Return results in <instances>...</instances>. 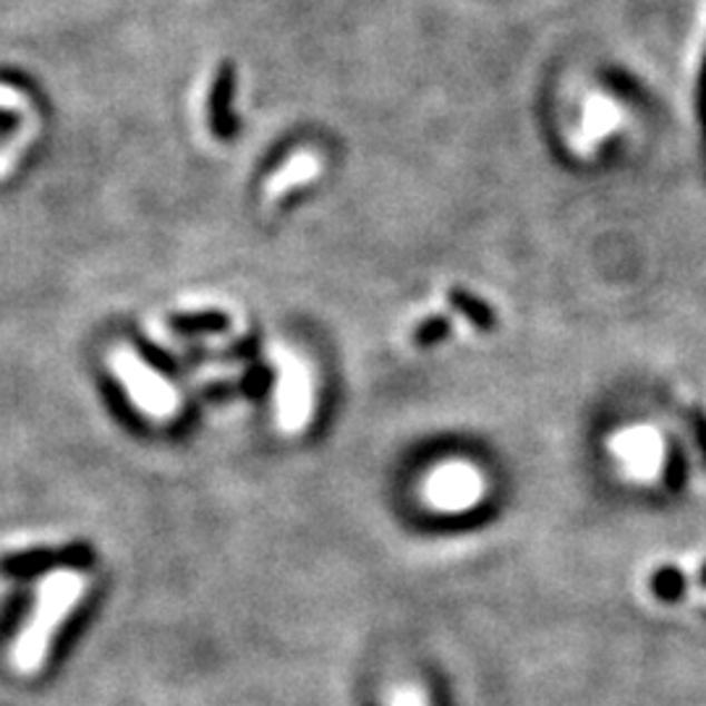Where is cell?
<instances>
[{"mask_svg": "<svg viewBox=\"0 0 706 706\" xmlns=\"http://www.w3.org/2000/svg\"><path fill=\"white\" fill-rule=\"evenodd\" d=\"M87 591V576L77 570H52L37 586V597L32 615L27 626L21 628L11 649V665L21 675H35L42 670L48 659L52 636L61 628V622L69 618L73 607Z\"/></svg>", "mask_w": 706, "mask_h": 706, "instance_id": "6da1fadb", "label": "cell"}, {"mask_svg": "<svg viewBox=\"0 0 706 706\" xmlns=\"http://www.w3.org/2000/svg\"><path fill=\"white\" fill-rule=\"evenodd\" d=\"M108 362L116 380L126 388L131 403L139 411H145L155 422L176 416L178 405H182L176 388L163 374H157L145 359H139L137 351L129 349V345H118V349H112Z\"/></svg>", "mask_w": 706, "mask_h": 706, "instance_id": "7a4b0ae2", "label": "cell"}, {"mask_svg": "<svg viewBox=\"0 0 706 706\" xmlns=\"http://www.w3.org/2000/svg\"><path fill=\"white\" fill-rule=\"evenodd\" d=\"M277 364H281L275 395L277 424L285 434H298L312 422V374L302 359H296L293 353H277Z\"/></svg>", "mask_w": 706, "mask_h": 706, "instance_id": "3957f363", "label": "cell"}, {"mask_svg": "<svg viewBox=\"0 0 706 706\" xmlns=\"http://www.w3.org/2000/svg\"><path fill=\"white\" fill-rule=\"evenodd\" d=\"M426 500L440 510H463L479 500V479L465 465H445L424 487Z\"/></svg>", "mask_w": 706, "mask_h": 706, "instance_id": "277c9868", "label": "cell"}, {"mask_svg": "<svg viewBox=\"0 0 706 706\" xmlns=\"http://www.w3.org/2000/svg\"><path fill=\"white\" fill-rule=\"evenodd\" d=\"M322 173V157L312 149H298L296 155H291L281 168H277L273 176L267 178L265 194H262V202L265 207H275L277 202L288 197L291 192H296L298 186L314 182Z\"/></svg>", "mask_w": 706, "mask_h": 706, "instance_id": "5b68a950", "label": "cell"}, {"mask_svg": "<svg viewBox=\"0 0 706 706\" xmlns=\"http://www.w3.org/2000/svg\"><path fill=\"white\" fill-rule=\"evenodd\" d=\"M40 134H42V116L40 110L32 108L21 116L19 129L11 134L3 147H0V182H6V178L19 168L21 157H24L29 153V147L40 139Z\"/></svg>", "mask_w": 706, "mask_h": 706, "instance_id": "8992f818", "label": "cell"}, {"mask_svg": "<svg viewBox=\"0 0 706 706\" xmlns=\"http://www.w3.org/2000/svg\"><path fill=\"white\" fill-rule=\"evenodd\" d=\"M231 89H233V73L228 66L217 73L213 92H209V126L215 134H231V118H228V102H231Z\"/></svg>", "mask_w": 706, "mask_h": 706, "instance_id": "52a82bcc", "label": "cell"}, {"mask_svg": "<svg viewBox=\"0 0 706 706\" xmlns=\"http://www.w3.org/2000/svg\"><path fill=\"white\" fill-rule=\"evenodd\" d=\"M448 302L453 304L455 310L463 314V317H469L471 322H474L479 330H484V333H490V330H494V325H498L494 312L482 302V298H477L474 293H469L463 288H453L448 293Z\"/></svg>", "mask_w": 706, "mask_h": 706, "instance_id": "ba28073f", "label": "cell"}, {"mask_svg": "<svg viewBox=\"0 0 706 706\" xmlns=\"http://www.w3.org/2000/svg\"><path fill=\"white\" fill-rule=\"evenodd\" d=\"M176 327H182V330H223V327H228V314H223V312L178 314Z\"/></svg>", "mask_w": 706, "mask_h": 706, "instance_id": "9c48e42d", "label": "cell"}, {"mask_svg": "<svg viewBox=\"0 0 706 706\" xmlns=\"http://www.w3.org/2000/svg\"><path fill=\"white\" fill-rule=\"evenodd\" d=\"M32 108H35L32 97H29L24 89L13 87V85H0V110L19 112V116H24V112H29Z\"/></svg>", "mask_w": 706, "mask_h": 706, "instance_id": "30bf717a", "label": "cell"}, {"mask_svg": "<svg viewBox=\"0 0 706 706\" xmlns=\"http://www.w3.org/2000/svg\"><path fill=\"white\" fill-rule=\"evenodd\" d=\"M448 333H450V322L445 317H432V320H426L424 325H419L414 343L416 345H432V343L442 341V337H445Z\"/></svg>", "mask_w": 706, "mask_h": 706, "instance_id": "8fae6325", "label": "cell"}, {"mask_svg": "<svg viewBox=\"0 0 706 706\" xmlns=\"http://www.w3.org/2000/svg\"><path fill=\"white\" fill-rule=\"evenodd\" d=\"M388 706H426L422 690L419 688H411V686H403L398 688L393 696L388 698Z\"/></svg>", "mask_w": 706, "mask_h": 706, "instance_id": "7c38bea8", "label": "cell"}, {"mask_svg": "<svg viewBox=\"0 0 706 706\" xmlns=\"http://www.w3.org/2000/svg\"><path fill=\"white\" fill-rule=\"evenodd\" d=\"M696 102H698V121H702L704 147H706V52H704V61H702V71H698V89H696Z\"/></svg>", "mask_w": 706, "mask_h": 706, "instance_id": "4fadbf2b", "label": "cell"}, {"mask_svg": "<svg viewBox=\"0 0 706 706\" xmlns=\"http://www.w3.org/2000/svg\"><path fill=\"white\" fill-rule=\"evenodd\" d=\"M690 424H694L696 440H698V445H702L704 458H706V414L704 411H698V409L690 411Z\"/></svg>", "mask_w": 706, "mask_h": 706, "instance_id": "5bb4252c", "label": "cell"}]
</instances>
